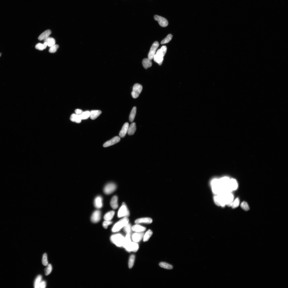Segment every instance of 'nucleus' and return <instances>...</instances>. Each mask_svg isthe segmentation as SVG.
Segmentation results:
<instances>
[{"instance_id":"14","label":"nucleus","mask_w":288,"mask_h":288,"mask_svg":"<svg viewBox=\"0 0 288 288\" xmlns=\"http://www.w3.org/2000/svg\"><path fill=\"white\" fill-rule=\"evenodd\" d=\"M285 128L287 134L288 135V118L286 120L285 123Z\"/></svg>"},{"instance_id":"7","label":"nucleus","mask_w":288,"mask_h":288,"mask_svg":"<svg viewBox=\"0 0 288 288\" xmlns=\"http://www.w3.org/2000/svg\"><path fill=\"white\" fill-rule=\"evenodd\" d=\"M88 84L93 85L96 93L101 95L110 89L111 83L110 80L107 77L97 74L89 80Z\"/></svg>"},{"instance_id":"3","label":"nucleus","mask_w":288,"mask_h":288,"mask_svg":"<svg viewBox=\"0 0 288 288\" xmlns=\"http://www.w3.org/2000/svg\"><path fill=\"white\" fill-rule=\"evenodd\" d=\"M273 259L272 247L269 245L264 246L258 252L255 266L256 268L262 271L268 268Z\"/></svg>"},{"instance_id":"13","label":"nucleus","mask_w":288,"mask_h":288,"mask_svg":"<svg viewBox=\"0 0 288 288\" xmlns=\"http://www.w3.org/2000/svg\"><path fill=\"white\" fill-rule=\"evenodd\" d=\"M166 224L165 222L160 218H153L150 221V225L152 228L155 229H160Z\"/></svg>"},{"instance_id":"11","label":"nucleus","mask_w":288,"mask_h":288,"mask_svg":"<svg viewBox=\"0 0 288 288\" xmlns=\"http://www.w3.org/2000/svg\"><path fill=\"white\" fill-rule=\"evenodd\" d=\"M95 91L94 86L91 84H88L86 88L79 86L71 91V96L74 99L79 101H85L90 99Z\"/></svg>"},{"instance_id":"10","label":"nucleus","mask_w":288,"mask_h":288,"mask_svg":"<svg viewBox=\"0 0 288 288\" xmlns=\"http://www.w3.org/2000/svg\"><path fill=\"white\" fill-rule=\"evenodd\" d=\"M181 223L174 222L166 224L161 229H159L164 240L175 238L180 234Z\"/></svg>"},{"instance_id":"1","label":"nucleus","mask_w":288,"mask_h":288,"mask_svg":"<svg viewBox=\"0 0 288 288\" xmlns=\"http://www.w3.org/2000/svg\"><path fill=\"white\" fill-rule=\"evenodd\" d=\"M285 179V174L283 170L277 167L269 168L267 172L266 181L263 186L265 194L267 197H272L277 194Z\"/></svg>"},{"instance_id":"15","label":"nucleus","mask_w":288,"mask_h":288,"mask_svg":"<svg viewBox=\"0 0 288 288\" xmlns=\"http://www.w3.org/2000/svg\"><path fill=\"white\" fill-rule=\"evenodd\" d=\"M2 112V107L0 106V114H1Z\"/></svg>"},{"instance_id":"12","label":"nucleus","mask_w":288,"mask_h":288,"mask_svg":"<svg viewBox=\"0 0 288 288\" xmlns=\"http://www.w3.org/2000/svg\"><path fill=\"white\" fill-rule=\"evenodd\" d=\"M118 95V91L115 89H109L101 94L98 103L101 106H108L113 102Z\"/></svg>"},{"instance_id":"8","label":"nucleus","mask_w":288,"mask_h":288,"mask_svg":"<svg viewBox=\"0 0 288 288\" xmlns=\"http://www.w3.org/2000/svg\"><path fill=\"white\" fill-rule=\"evenodd\" d=\"M273 220V215L270 213H268L264 219L258 233L259 243L264 245L267 241L272 228Z\"/></svg>"},{"instance_id":"9","label":"nucleus","mask_w":288,"mask_h":288,"mask_svg":"<svg viewBox=\"0 0 288 288\" xmlns=\"http://www.w3.org/2000/svg\"><path fill=\"white\" fill-rule=\"evenodd\" d=\"M241 276L237 273H231L214 282L208 288H230L240 283Z\"/></svg>"},{"instance_id":"6","label":"nucleus","mask_w":288,"mask_h":288,"mask_svg":"<svg viewBox=\"0 0 288 288\" xmlns=\"http://www.w3.org/2000/svg\"><path fill=\"white\" fill-rule=\"evenodd\" d=\"M141 240L144 243L159 247L162 245L164 239L159 229L146 227L142 230Z\"/></svg>"},{"instance_id":"4","label":"nucleus","mask_w":288,"mask_h":288,"mask_svg":"<svg viewBox=\"0 0 288 288\" xmlns=\"http://www.w3.org/2000/svg\"><path fill=\"white\" fill-rule=\"evenodd\" d=\"M204 224L200 221H184L181 223L180 234L185 240L191 239L203 228Z\"/></svg>"},{"instance_id":"5","label":"nucleus","mask_w":288,"mask_h":288,"mask_svg":"<svg viewBox=\"0 0 288 288\" xmlns=\"http://www.w3.org/2000/svg\"><path fill=\"white\" fill-rule=\"evenodd\" d=\"M103 65V62L100 60H95L90 62L78 72L77 79L80 82L89 80L97 74Z\"/></svg>"},{"instance_id":"2","label":"nucleus","mask_w":288,"mask_h":288,"mask_svg":"<svg viewBox=\"0 0 288 288\" xmlns=\"http://www.w3.org/2000/svg\"><path fill=\"white\" fill-rule=\"evenodd\" d=\"M258 253V247L255 245L249 247L246 251L245 256L239 264V272L241 275L248 274L255 266Z\"/></svg>"}]
</instances>
